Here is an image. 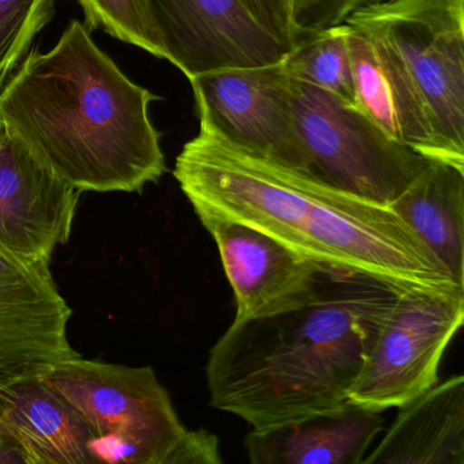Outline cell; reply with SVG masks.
<instances>
[{
	"label": "cell",
	"mask_w": 464,
	"mask_h": 464,
	"mask_svg": "<svg viewBox=\"0 0 464 464\" xmlns=\"http://www.w3.org/2000/svg\"><path fill=\"white\" fill-rule=\"evenodd\" d=\"M0 440L21 464H97L85 420L43 374L0 387Z\"/></svg>",
	"instance_id": "obj_13"
},
{
	"label": "cell",
	"mask_w": 464,
	"mask_h": 464,
	"mask_svg": "<svg viewBox=\"0 0 464 464\" xmlns=\"http://www.w3.org/2000/svg\"><path fill=\"white\" fill-rule=\"evenodd\" d=\"M159 96L130 80L72 20L51 50H32L0 91L7 134L81 192H140L167 172L150 107Z\"/></svg>",
	"instance_id": "obj_2"
},
{
	"label": "cell",
	"mask_w": 464,
	"mask_h": 464,
	"mask_svg": "<svg viewBox=\"0 0 464 464\" xmlns=\"http://www.w3.org/2000/svg\"><path fill=\"white\" fill-rule=\"evenodd\" d=\"M346 23L295 43L278 61L287 77L316 86L355 105L354 77Z\"/></svg>",
	"instance_id": "obj_17"
},
{
	"label": "cell",
	"mask_w": 464,
	"mask_h": 464,
	"mask_svg": "<svg viewBox=\"0 0 464 464\" xmlns=\"http://www.w3.org/2000/svg\"><path fill=\"white\" fill-rule=\"evenodd\" d=\"M301 2H303V0H286V5L287 7H289L290 15H292V21L293 18H295V12H297L298 7H300ZM293 28H295V26H293Z\"/></svg>",
	"instance_id": "obj_22"
},
{
	"label": "cell",
	"mask_w": 464,
	"mask_h": 464,
	"mask_svg": "<svg viewBox=\"0 0 464 464\" xmlns=\"http://www.w3.org/2000/svg\"><path fill=\"white\" fill-rule=\"evenodd\" d=\"M377 2L382 0H303L293 18L295 43L317 32L341 25L361 7Z\"/></svg>",
	"instance_id": "obj_20"
},
{
	"label": "cell",
	"mask_w": 464,
	"mask_h": 464,
	"mask_svg": "<svg viewBox=\"0 0 464 464\" xmlns=\"http://www.w3.org/2000/svg\"><path fill=\"white\" fill-rule=\"evenodd\" d=\"M281 74L311 175L390 206L430 164L431 160L388 137L357 105Z\"/></svg>",
	"instance_id": "obj_6"
},
{
	"label": "cell",
	"mask_w": 464,
	"mask_h": 464,
	"mask_svg": "<svg viewBox=\"0 0 464 464\" xmlns=\"http://www.w3.org/2000/svg\"><path fill=\"white\" fill-rule=\"evenodd\" d=\"M43 379L85 420L97 464L222 463L218 437L183 425L151 366L80 355L53 366Z\"/></svg>",
	"instance_id": "obj_4"
},
{
	"label": "cell",
	"mask_w": 464,
	"mask_h": 464,
	"mask_svg": "<svg viewBox=\"0 0 464 464\" xmlns=\"http://www.w3.org/2000/svg\"><path fill=\"white\" fill-rule=\"evenodd\" d=\"M78 4L88 28L102 29L119 42L168 61L149 0H78Z\"/></svg>",
	"instance_id": "obj_18"
},
{
	"label": "cell",
	"mask_w": 464,
	"mask_h": 464,
	"mask_svg": "<svg viewBox=\"0 0 464 464\" xmlns=\"http://www.w3.org/2000/svg\"><path fill=\"white\" fill-rule=\"evenodd\" d=\"M390 208L464 287V168L431 161Z\"/></svg>",
	"instance_id": "obj_16"
},
{
	"label": "cell",
	"mask_w": 464,
	"mask_h": 464,
	"mask_svg": "<svg viewBox=\"0 0 464 464\" xmlns=\"http://www.w3.org/2000/svg\"><path fill=\"white\" fill-rule=\"evenodd\" d=\"M380 412L346 403L246 437L254 464H360L382 430Z\"/></svg>",
	"instance_id": "obj_14"
},
{
	"label": "cell",
	"mask_w": 464,
	"mask_h": 464,
	"mask_svg": "<svg viewBox=\"0 0 464 464\" xmlns=\"http://www.w3.org/2000/svg\"><path fill=\"white\" fill-rule=\"evenodd\" d=\"M72 314L50 262L0 249V387L80 357L69 341Z\"/></svg>",
	"instance_id": "obj_9"
},
{
	"label": "cell",
	"mask_w": 464,
	"mask_h": 464,
	"mask_svg": "<svg viewBox=\"0 0 464 464\" xmlns=\"http://www.w3.org/2000/svg\"><path fill=\"white\" fill-rule=\"evenodd\" d=\"M55 13L56 0H0V91Z\"/></svg>",
	"instance_id": "obj_19"
},
{
	"label": "cell",
	"mask_w": 464,
	"mask_h": 464,
	"mask_svg": "<svg viewBox=\"0 0 464 464\" xmlns=\"http://www.w3.org/2000/svg\"><path fill=\"white\" fill-rule=\"evenodd\" d=\"M243 4L286 47L295 45V28L286 0H243Z\"/></svg>",
	"instance_id": "obj_21"
},
{
	"label": "cell",
	"mask_w": 464,
	"mask_h": 464,
	"mask_svg": "<svg viewBox=\"0 0 464 464\" xmlns=\"http://www.w3.org/2000/svg\"><path fill=\"white\" fill-rule=\"evenodd\" d=\"M362 464H464V377L437 382L404 406Z\"/></svg>",
	"instance_id": "obj_15"
},
{
	"label": "cell",
	"mask_w": 464,
	"mask_h": 464,
	"mask_svg": "<svg viewBox=\"0 0 464 464\" xmlns=\"http://www.w3.org/2000/svg\"><path fill=\"white\" fill-rule=\"evenodd\" d=\"M346 23L373 40L464 160V0H382Z\"/></svg>",
	"instance_id": "obj_5"
},
{
	"label": "cell",
	"mask_w": 464,
	"mask_h": 464,
	"mask_svg": "<svg viewBox=\"0 0 464 464\" xmlns=\"http://www.w3.org/2000/svg\"><path fill=\"white\" fill-rule=\"evenodd\" d=\"M81 194L7 134L0 146V249L51 263L70 240Z\"/></svg>",
	"instance_id": "obj_12"
},
{
	"label": "cell",
	"mask_w": 464,
	"mask_h": 464,
	"mask_svg": "<svg viewBox=\"0 0 464 464\" xmlns=\"http://www.w3.org/2000/svg\"><path fill=\"white\" fill-rule=\"evenodd\" d=\"M463 322L464 293L399 292L347 401L382 412L399 409L433 387L442 355Z\"/></svg>",
	"instance_id": "obj_7"
},
{
	"label": "cell",
	"mask_w": 464,
	"mask_h": 464,
	"mask_svg": "<svg viewBox=\"0 0 464 464\" xmlns=\"http://www.w3.org/2000/svg\"><path fill=\"white\" fill-rule=\"evenodd\" d=\"M168 62L187 80L229 66L278 62L289 47L243 0H149Z\"/></svg>",
	"instance_id": "obj_10"
},
{
	"label": "cell",
	"mask_w": 464,
	"mask_h": 464,
	"mask_svg": "<svg viewBox=\"0 0 464 464\" xmlns=\"http://www.w3.org/2000/svg\"><path fill=\"white\" fill-rule=\"evenodd\" d=\"M197 112L222 135L273 161L309 173L278 64L229 66L189 78Z\"/></svg>",
	"instance_id": "obj_8"
},
{
	"label": "cell",
	"mask_w": 464,
	"mask_h": 464,
	"mask_svg": "<svg viewBox=\"0 0 464 464\" xmlns=\"http://www.w3.org/2000/svg\"><path fill=\"white\" fill-rule=\"evenodd\" d=\"M173 176L195 213L243 222L327 267L354 271L396 292L464 293L390 208L227 140L205 113Z\"/></svg>",
	"instance_id": "obj_1"
},
{
	"label": "cell",
	"mask_w": 464,
	"mask_h": 464,
	"mask_svg": "<svg viewBox=\"0 0 464 464\" xmlns=\"http://www.w3.org/2000/svg\"><path fill=\"white\" fill-rule=\"evenodd\" d=\"M396 295L373 276L331 267L305 305L233 320L208 354L211 406L263 430L346 403Z\"/></svg>",
	"instance_id": "obj_3"
},
{
	"label": "cell",
	"mask_w": 464,
	"mask_h": 464,
	"mask_svg": "<svg viewBox=\"0 0 464 464\" xmlns=\"http://www.w3.org/2000/svg\"><path fill=\"white\" fill-rule=\"evenodd\" d=\"M7 131L6 127H5L4 121L0 119V146L4 143L5 138H6Z\"/></svg>",
	"instance_id": "obj_23"
},
{
	"label": "cell",
	"mask_w": 464,
	"mask_h": 464,
	"mask_svg": "<svg viewBox=\"0 0 464 464\" xmlns=\"http://www.w3.org/2000/svg\"><path fill=\"white\" fill-rule=\"evenodd\" d=\"M197 216L218 246L235 293V320L292 311L316 297L331 267L243 222L208 213Z\"/></svg>",
	"instance_id": "obj_11"
}]
</instances>
